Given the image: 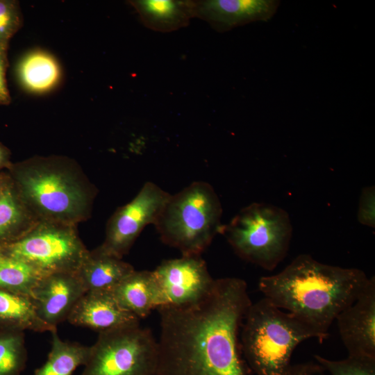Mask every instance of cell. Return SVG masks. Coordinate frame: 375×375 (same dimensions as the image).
<instances>
[{
	"label": "cell",
	"mask_w": 375,
	"mask_h": 375,
	"mask_svg": "<svg viewBox=\"0 0 375 375\" xmlns=\"http://www.w3.org/2000/svg\"><path fill=\"white\" fill-rule=\"evenodd\" d=\"M251 303L243 279L225 277L194 303L157 308L153 375H246L240 331Z\"/></svg>",
	"instance_id": "6da1fadb"
},
{
	"label": "cell",
	"mask_w": 375,
	"mask_h": 375,
	"mask_svg": "<svg viewBox=\"0 0 375 375\" xmlns=\"http://www.w3.org/2000/svg\"><path fill=\"white\" fill-rule=\"evenodd\" d=\"M369 279L359 269L300 254L280 272L261 277L258 289L274 306L312 328L323 342L337 316L356 300Z\"/></svg>",
	"instance_id": "7a4b0ae2"
},
{
	"label": "cell",
	"mask_w": 375,
	"mask_h": 375,
	"mask_svg": "<svg viewBox=\"0 0 375 375\" xmlns=\"http://www.w3.org/2000/svg\"><path fill=\"white\" fill-rule=\"evenodd\" d=\"M6 171L38 221L77 226L91 217L98 190L74 159L34 156Z\"/></svg>",
	"instance_id": "3957f363"
},
{
	"label": "cell",
	"mask_w": 375,
	"mask_h": 375,
	"mask_svg": "<svg viewBox=\"0 0 375 375\" xmlns=\"http://www.w3.org/2000/svg\"><path fill=\"white\" fill-rule=\"evenodd\" d=\"M320 335L310 326L265 297L251 303L240 331V347L256 375H285L292 353L304 340Z\"/></svg>",
	"instance_id": "277c9868"
},
{
	"label": "cell",
	"mask_w": 375,
	"mask_h": 375,
	"mask_svg": "<svg viewBox=\"0 0 375 375\" xmlns=\"http://www.w3.org/2000/svg\"><path fill=\"white\" fill-rule=\"evenodd\" d=\"M222 207L213 188L194 181L171 194L154 226L160 240L182 255L200 256L222 228Z\"/></svg>",
	"instance_id": "5b68a950"
},
{
	"label": "cell",
	"mask_w": 375,
	"mask_h": 375,
	"mask_svg": "<svg viewBox=\"0 0 375 375\" xmlns=\"http://www.w3.org/2000/svg\"><path fill=\"white\" fill-rule=\"evenodd\" d=\"M223 234L242 260L272 271L285 258L292 236V225L284 209L266 203H252L227 224Z\"/></svg>",
	"instance_id": "8992f818"
},
{
	"label": "cell",
	"mask_w": 375,
	"mask_h": 375,
	"mask_svg": "<svg viewBox=\"0 0 375 375\" xmlns=\"http://www.w3.org/2000/svg\"><path fill=\"white\" fill-rule=\"evenodd\" d=\"M0 251L45 276L76 272L89 250L78 235L77 226L39 221Z\"/></svg>",
	"instance_id": "52a82bcc"
},
{
	"label": "cell",
	"mask_w": 375,
	"mask_h": 375,
	"mask_svg": "<svg viewBox=\"0 0 375 375\" xmlns=\"http://www.w3.org/2000/svg\"><path fill=\"white\" fill-rule=\"evenodd\" d=\"M157 340L139 322L99 333L81 375H153Z\"/></svg>",
	"instance_id": "ba28073f"
},
{
	"label": "cell",
	"mask_w": 375,
	"mask_h": 375,
	"mask_svg": "<svg viewBox=\"0 0 375 375\" xmlns=\"http://www.w3.org/2000/svg\"><path fill=\"white\" fill-rule=\"evenodd\" d=\"M170 195L154 183L146 182L130 202L118 208L110 217L105 239L97 248L122 259L144 227L155 224Z\"/></svg>",
	"instance_id": "9c48e42d"
},
{
	"label": "cell",
	"mask_w": 375,
	"mask_h": 375,
	"mask_svg": "<svg viewBox=\"0 0 375 375\" xmlns=\"http://www.w3.org/2000/svg\"><path fill=\"white\" fill-rule=\"evenodd\" d=\"M152 273L158 292V308L194 303L209 292L215 282L200 256L182 255L164 260Z\"/></svg>",
	"instance_id": "30bf717a"
},
{
	"label": "cell",
	"mask_w": 375,
	"mask_h": 375,
	"mask_svg": "<svg viewBox=\"0 0 375 375\" xmlns=\"http://www.w3.org/2000/svg\"><path fill=\"white\" fill-rule=\"evenodd\" d=\"M335 321L348 356L375 358V278L371 277L356 300Z\"/></svg>",
	"instance_id": "8fae6325"
},
{
	"label": "cell",
	"mask_w": 375,
	"mask_h": 375,
	"mask_svg": "<svg viewBox=\"0 0 375 375\" xmlns=\"http://www.w3.org/2000/svg\"><path fill=\"white\" fill-rule=\"evenodd\" d=\"M85 292L75 272H58L43 276L33 288L31 299L38 317L56 329L67 319Z\"/></svg>",
	"instance_id": "7c38bea8"
},
{
	"label": "cell",
	"mask_w": 375,
	"mask_h": 375,
	"mask_svg": "<svg viewBox=\"0 0 375 375\" xmlns=\"http://www.w3.org/2000/svg\"><path fill=\"white\" fill-rule=\"evenodd\" d=\"M277 0H194L195 17L224 33L254 22H267L276 13Z\"/></svg>",
	"instance_id": "4fadbf2b"
},
{
	"label": "cell",
	"mask_w": 375,
	"mask_h": 375,
	"mask_svg": "<svg viewBox=\"0 0 375 375\" xmlns=\"http://www.w3.org/2000/svg\"><path fill=\"white\" fill-rule=\"evenodd\" d=\"M67 320L72 325L101 333L139 322L140 319L124 309L111 291H87Z\"/></svg>",
	"instance_id": "5bb4252c"
},
{
	"label": "cell",
	"mask_w": 375,
	"mask_h": 375,
	"mask_svg": "<svg viewBox=\"0 0 375 375\" xmlns=\"http://www.w3.org/2000/svg\"><path fill=\"white\" fill-rule=\"evenodd\" d=\"M144 26L160 33L186 27L195 17L194 0H131Z\"/></svg>",
	"instance_id": "9a60e30c"
},
{
	"label": "cell",
	"mask_w": 375,
	"mask_h": 375,
	"mask_svg": "<svg viewBox=\"0 0 375 375\" xmlns=\"http://www.w3.org/2000/svg\"><path fill=\"white\" fill-rule=\"evenodd\" d=\"M133 267L122 258L102 252L97 247L88 253L75 272L87 291H112Z\"/></svg>",
	"instance_id": "2e32d148"
},
{
	"label": "cell",
	"mask_w": 375,
	"mask_h": 375,
	"mask_svg": "<svg viewBox=\"0 0 375 375\" xmlns=\"http://www.w3.org/2000/svg\"><path fill=\"white\" fill-rule=\"evenodd\" d=\"M17 80L27 92L43 94L59 84L62 70L58 60L49 52L37 49L25 53L16 67Z\"/></svg>",
	"instance_id": "e0dca14e"
},
{
	"label": "cell",
	"mask_w": 375,
	"mask_h": 375,
	"mask_svg": "<svg viewBox=\"0 0 375 375\" xmlns=\"http://www.w3.org/2000/svg\"><path fill=\"white\" fill-rule=\"evenodd\" d=\"M111 292L124 309L140 319L159 306L158 292L152 271L134 270Z\"/></svg>",
	"instance_id": "ac0fdd59"
},
{
	"label": "cell",
	"mask_w": 375,
	"mask_h": 375,
	"mask_svg": "<svg viewBox=\"0 0 375 375\" xmlns=\"http://www.w3.org/2000/svg\"><path fill=\"white\" fill-rule=\"evenodd\" d=\"M0 330L42 333L55 329L38 317L30 297L0 290Z\"/></svg>",
	"instance_id": "d6986e66"
},
{
	"label": "cell",
	"mask_w": 375,
	"mask_h": 375,
	"mask_svg": "<svg viewBox=\"0 0 375 375\" xmlns=\"http://www.w3.org/2000/svg\"><path fill=\"white\" fill-rule=\"evenodd\" d=\"M51 333V348L47 359L34 375H72L77 367L85 365L90 347L62 340L57 329Z\"/></svg>",
	"instance_id": "ffe728a7"
},
{
	"label": "cell",
	"mask_w": 375,
	"mask_h": 375,
	"mask_svg": "<svg viewBox=\"0 0 375 375\" xmlns=\"http://www.w3.org/2000/svg\"><path fill=\"white\" fill-rule=\"evenodd\" d=\"M42 276L23 262L0 251V290L31 297Z\"/></svg>",
	"instance_id": "44dd1931"
},
{
	"label": "cell",
	"mask_w": 375,
	"mask_h": 375,
	"mask_svg": "<svg viewBox=\"0 0 375 375\" xmlns=\"http://www.w3.org/2000/svg\"><path fill=\"white\" fill-rule=\"evenodd\" d=\"M26 360L24 332L0 330V375H20Z\"/></svg>",
	"instance_id": "7402d4cb"
},
{
	"label": "cell",
	"mask_w": 375,
	"mask_h": 375,
	"mask_svg": "<svg viewBox=\"0 0 375 375\" xmlns=\"http://www.w3.org/2000/svg\"><path fill=\"white\" fill-rule=\"evenodd\" d=\"M314 357L328 375H375V358L347 356L336 360L319 355Z\"/></svg>",
	"instance_id": "603a6c76"
},
{
	"label": "cell",
	"mask_w": 375,
	"mask_h": 375,
	"mask_svg": "<svg viewBox=\"0 0 375 375\" xmlns=\"http://www.w3.org/2000/svg\"><path fill=\"white\" fill-rule=\"evenodd\" d=\"M23 17L19 3L0 0V47L8 50L10 39L21 28Z\"/></svg>",
	"instance_id": "cb8c5ba5"
},
{
	"label": "cell",
	"mask_w": 375,
	"mask_h": 375,
	"mask_svg": "<svg viewBox=\"0 0 375 375\" xmlns=\"http://www.w3.org/2000/svg\"><path fill=\"white\" fill-rule=\"evenodd\" d=\"M375 190L374 186L365 187L362 190L359 199L357 218L358 222L366 226H375Z\"/></svg>",
	"instance_id": "d4e9b609"
},
{
	"label": "cell",
	"mask_w": 375,
	"mask_h": 375,
	"mask_svg": "<svg viewBox=\"0 0 375 375\" xmlns=\"http://www.w3.org/2000/svg\"><path fill=\"white\" fill-rule=\"evenodd\" d=\"M8 67V50L0 47V105H8L11 101L6 78Z\"/></svg>",
	"instance_id": "484cf974"
},
{
	"label": "cell",
	"mask_w": 375,
	"mask_h": 375,
	"mask_svg": "<svg viewBox=\"0 0 375 375\" xmlns=\"http://www.w3.org/2000/svg\"><path fill=\"white\" fill-rule=\"evenodd\" d=\"M285 375H328L318 362L291 365Z\"/></svg>",
	"instance_id": "4316f807"
},
{
	"label": "cell",
	"mask_w": 375,
	"mask_h": 375,
	"mask_svg": "<svg viewBox=\"0 0 375 375\" xmlns=\"http://www.w3.org/2000/svg\"><path fill=\"white\" fill-rule=\"evenodd\" d=\"M12 181L7 171L0 173V222L3 220L9 201Z\"/></svg>",
	"instance_id": "83f0119b"
},
{
	"label": "cell",
	"mask_w": 375,
	"mask_h": 375,
	"mask_svg": "<svg viewBox=\"0 0 375 375\" xmlns=\"http://www.w3.org/2000/svg\"><path fill=\"white\" fill-rule=\"evenodd\" d=\"M11 152L4 144L0 142V173L6 171L11 163Z\"/></svg>",
	"instance_id": "f1b7e54d"
}]
</instances>
